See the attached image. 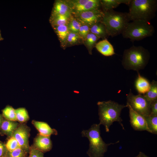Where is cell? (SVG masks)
<instances>
[{"label":"cell","mask_w":157,"mask_h":157,"mask_svg":"<svg viewBox=\"0 0 157 157\" xmlns=\"http://www.w3.org/2000/svg\"><path fill=\"white\" fill-rule=\"evenodd\" d=\"M3 118L0 115V126L1 125L2 122H3Z\"/></svg>","instance_id":"obj_35"},{"label":"cell","mask_w":157,"mask_h":157,"mask_svg":"<svg viewBox=\"0 0 157 157\" xmlns=\"http://www.w3.org/2000/svg\"><path fill=\"white\" fill-rule=\"evenodd\" d=\"M29 135V127L24 124H21L18 125L12 136L17 140L21 147L28 152L30 148L28 140Z\"/></svg>","instance_id":"obj_9"},{"label":"cell","mask_w":157,"mask_h":157,"mask_svg":"<svg viewBox=\"0 0 157 157\" xmlns=\"http://www.w3.org/2000/svg\"><path fill=\"white\" fill-rule=\"evenodd\" d=\"M5 145L8 151H11L17 148L21 147L17 140L13 136L8 140Z\"/></svg>","instance_id":"obj_29"},{"label":"cell","mask_w":157,"mask_h":157,"mask_svg":"<svg viewBox=\"0 0 157 157\" xmlns=\"http://www.w3.org/2000/svg\"><path fill=\"white\" fill-rule=\"evenodd\" d=\"M32 124L38 130L39 134L44 136H50L52 135H57L58 134L57 131L52 129L46 123L33 120Z\"/></svg>","instance_id":"obj_15"},{"label":"cell","mask_w":157,"mask_h":157,"mask_svg":"<svg viewBox=\"0 0 157 157\" xmlns=\"http://www.w3.org/2000/svg\"><path fill=\"white\" fill-rule=\"evenodd\" d=\"M71 14L70 8L66 0L55 1L51 15H64Z\"/></svg>","instance_id":"obj_12"},{"label":"cell","mask_w":157,"mask_h":157,"mask_svg":"<svg viewBox=\"0 0 157 157\" xmlns=\"http://www.w3.org/2000/svg\"><path fill=\"white\" fill-rule=\"evenodd\" d=\"M2 38H3L1 37V33L0 31V41L1 40H2Z\"/></svg>","instance_id":"obj_36"},{"label":"cell","mask_w":157,"mask_h":157,"mask_svg":"<svg viewBox=\"0 0 157 157\" xmlns=\"http://www.w3.org/2000/svg\"><path fill=\"white\" fill-rule=\"evenodd\" d=\"M129 109V116L130 124L133 129L136 131H142L148 130L144 117L134 111L129 105L126 104Z\"/></svg>","instance_id":"obj_10"},{"label":"cell","mask_w":157,"mask_h":157,"mask_svg":"<svg viewBox=\"0 0 157 157\" xmlns=\"http://www.w3.org/2000/svg\"><path fill=\"white\" fill-rule=\"evenodd\" d=\"M82 25L90 27L102 21L104 12L101 9L82 12L72 14Z\"/></svg>","instance_id":"obj_8"},{"label":"cell","mask_w":157,"mask_h":157,"mask_svg":"<svg viewBox=\"0 0 157 157\" xmlns=\"http://www.w3.org/2000/svg\"><path fill=\"white\" fill-rule=\"evenodd\" d=\"M100 126L99 124H94L88 130L81 132L82 136L87 137L89 141V148L87 154L90 157H104L109 146L119 142L118 141L115 143H106L101 136Z\"/></svg>","instance_id":"obj_4"},{"label":"cell","mask_w":157,"mask_h":157,"mask_svg":"<svg viewBox=\"0 0 157 157\" xmlns=\"http://www.w3.org/2000/svg\"><path fill=\"white\" fill-rule=\"evenodd\" d=\"M17 121L20 123L28 121L29 117L27 110L24 108H20L15 109Z\"/></svg>","instance_id":"obj_25"},{"label":"cell","mask_w":157,"mask_h":157,"mask_svg":"<svg viewBox=\"0 0 157 157\" xmlns=\"http://www.w3.org/2000/svg\"><path fill=\"white\" fill-rule=\"evenodd\" d=\"M135 157H149L146 155L144 153L140 151L137 156Z\"/></svg>","instance_id":"obj_34"},{"label":"cell","mask_w":157,"mask_h":157,"mask_svg":"<svg viewBox=\"0 0 157 157\" xmlns=\"http://www.w3.org/2000/svg\"><path fill=\"white\" fill-rule=\"evenodd\" d=\"M150 115L157 116V99L153 101L151 103Z\"/></svg>","instance_id":"obj_32"},{"label":"cell","mask_w":157,"mask_h":157,"mask_svg":"<svg viewBox=\"0 0 157 157\" xmlns=\"http://www.w3.org/2000/svg\"><path fill=\"white\" fill-rule=\"evenodd\" d=\"M144 96L146 99L151 103L157 99V82L153 80L150 84L149 90Z\"/></svg>","instance_id":"obj_23"},{"label":"cell","mask_w":157,"mask_h":157,"mask_svg":"<svg viewBox=\"0 0 157 157\" xmlns=\"http://www.w3.org/2000/svg\"><path fill=\"white\" fill-rule=\"evenodd\" d=\"M147 125L148 131L157 134V116L149 115L144 117Z\"/></svg>","instance_id":"obj_22"},{"label":"cell","mask_w":157,"mask_h":157,"mask_svg":"<svg viewBox=\"0 0 157 157\" xmlns=\"http://www.w3.org/2000/svg\"><path fill=\"white\" fill-rule=\"evenodd\" d=\"M50 136L39 134L34 139L33 147L43 152L49 151L52 147Z\"/></svg>","instance_id":"obj_11"},{"label":"cell","mask_w":157,"mask_h":157,"mask_svg":"<svg viewBox=\"0 0 157 157\" xmlns=\"http://www.w3.org/2000/svg\"><path fill=\"white\" fill-rule=\"evenodd\" d=\"M95 47L100 53L106 56H111L115 54L113 46L107 39L97 43Z\"/></svg>","instance_id":"obj_13"},{"label":"cell","mask_w":157,"mask_h":157,"mask_svg":"<svg viewBox=\"0 0 157 157\" xmlns=\"http://www.w3.org/2000/svg\"><path fill=\"white\" fill-rule=\"evenodd\" d=\"M71 14L64 15H51L49 22L52 26L67 25Z\"/></svg>","instance_id":"obj_20"},{"label":"cell","mask_w":157,"mask_h":157,"mask_svg":"<svg viewBox=\"0 0 157 157\" xmlns=\"http://www.w3.org/2000/svg\"><path fill=\"white\" fill-rule=\"evenodd\" d=\"M3 116L6 120L16 121H17L15 109L9 106H6L2 110Z\"/></svg>","instance_id":"obj_26"},{"label":"cell","mask_w":157,"mask_h":157,"mask_svg":"<svg viewBox=\"0 0 157 157\" xmlns=\"http://www.w3.org/2000/svg\"><path fill=\"white\" fill-rule=\"evenodd\" d=\"M154 32V27L149 22L136 20L129 22L122 34L124 38L133 42L152 36Z\"/></svg>","instance_id":"obj_6"},{"label":"cell","mask_w":157,"mask_h":157,"mask_svg":"<svg viewBox=\"0 0 157 157\" xmlns=\"http://www.w3.org/2000/svg\"><path fill=\"white\" fill-rule=\"evenodd\" d=\"M99 39L94 34L90 32L87 36L83 43L86 47L90 54L92 55V50Z\"/></svg>","instance_id":"obj_21"},{"label":"cell","mask_w":157,"mask_h":157,"mask_svg":"<svg viewBox=\"0 0 157 157\" xmlns=\"http://www.w3.org/2000/svg\"><path fill=\"white\" fill-rule=\"evenodd\" d=\"M19 125L15 121L3 120L0 126V130L2 133L11 137Z\"/></svg>","instance_id":"obj_17"},{"label":"cell","mask_w":157,"mask_h":157,"mask_svg":"<svg viewBox=\"0 0 157 157\" xmlns=\"http://www.w3.org/2000/svg\"><path fill=\"white\" fill-rule=\"evenodd\" d=\"M138 77L135 82L136 90L140 94L146 93L149 90L150 84L146 78L142 76L138 72Z\"/></svg>","instance_id":"obj_19"},{"label":"cell","mask_w":157,"mask_h":157,"mask_svg":"<svg viewBox=\"0 0 157 157\" xmlns=\"http://www.w3.org/2000/svg\"><path fill=\"white\" fill-rule=\"evenodd\" d=\"M28 157H44L43 152L34 148L30 147Z\"/></svg>","instance_id":"obj_31"},{"label":"cell","mask_w":157,"mask_h":157,"mask_svg":"<svg viewBox=\"0 0 157 157\" xmlns=\"http://www.w3.org/2000/svg\"><path fill=\"white\" fill-rule=\"evenodd\" d=\"M126 99L127 104L136 113L143 117L150 115L151 103L146 99L144 95H135L130 90Z\"/></svg>","instance_id":"obj_7"},{"label":"cell","mask_w":157,"mask_h":157,"mask_svg":"<svg viewBox=\"0 0 157 157\" xmlns=\"http://www.w3.org/2000/svg\"><path fill=\"white\" fill-rule=\"evenodd\" d=\"M104 12L102 22L104 25L108 35L112 37L122 34L130 21L128 13L111 10Z\"/></svg>","instance_id":"obj_5"},{"label":"cell","mask_w":157,"mask_h":157,"mask_svg":"<svg viewBox=\"0 0 157 157\" xmlns=\"http://www.w3.org/2000/svg\"><path fill=\"white\" fill-rule=\"evenodd\" d=\"M90 32V27L86 25H81L79 29L78 34L83 41L85 40Z\"/></svg>","instance_id":"obj_30"},{"label":"cell","mask_w":157,"mask_h":157,"mask_svg":"<svg viewBox=\"0 0 157 157\" xmlns=\"http://www.w3.org/2000/svg\"><path fill=\"white\" fill-rule=\"evenodd\" d=\"M28 152L21 147L11 151H8L6 156L8 157H26Z\"/></svg>","instance_id":"obj_28"},{"label":"cell","mask_w":157,"mask_h":157,"mask_svg":"<svg viewBox=\"0 0 157 157\" xmlns=\"http://www.w3.org/2000/svg\"><path fill=\"white\" fill-rule=\"evenodd\" d=\"M90 32L94 34L99 39H106L109 36L106 28L101 21L90 26Z\"/></svg>","instance_id":"obj_18"},{"label":"cell","mask_w":157,"mask_h":157,"mask_svg":"<svg viewBox=\"0 0 157 157\" xmlns=\"http://www.w3.org/2000/svg\"><path fill=\"white\" fill-rule=\"evenodd\" d=\"M52 27L58 36L61 47L65 49L67 47V40L69 32L67 26H56Z\"/></svg>","instance_id":"obj_14"},{"label":"cell","mask_w":157,"mask_h":157,"mask_svg":"<svg viewBox=\"0 0 157 157\" xmlns=\"http://www.w3.org/2000/svg\"><path fill=\"white\" fill-rule=\"evenodd\" d=\"M150 58V53L147 49L141 46L133 45L124 50L122 63L126 69L138 72L145 68Z\"/></svg>","instance_id":"obj_2"},{"label":"cell","mask_w":157,"mask_h":157,"mask_svg":"<svg viewBox=\"0 0 157 157\" xmlns=\"http://www.w3.org/2000/svg\"><path fill=\"white\" fill-rule=\"evenodd\" d=\"M97 105L99 108V124L104 126L106 132H109L110 126L115 122H119L123 129H124L120 116L122 110L127 107L126 105L120 104L111 100L99 101Z\"/></svg>","instance_id":"obj_1"},{"label":"cell","mask_w":157,"mask_h":157,"mask_svg":"<svg viewBox=\"0 0 157 157\" xmlns=\"http://www.w3.org/2000/svg\"><path fill=\"white\" fill-rule=\"evenodd\" d=\"M128 13L130 21L143 20L149 22L156 16V0H131Z\"/></svg>","instance_id":"obj_3"},{"label":"cell","mask_w":157,"mask_h":157,"mask_svg":"<svg viewBox=\"0 0 157 157\" xmlns=\"http://www.w3.org/2000/svg\"><path fill=\"white\" fill-rule=\"evenodd\" d=\"M81 25L71 14L69 22L67 25L69 32L78 33Z\"/></svg>","instance_id":"obj_27"},{"label":"cell","mask_w":157,"mask_h":157,"mask_svg":"<svg viewBox=\"0 0 157 157\" xmlns=\"http://www.w3.org/2000/svg\"><path fill=\"white\" fill-rule=\"evenodd\" d=\"M83 43V41L78 33L69 32L66 43V47H69Z\"/></svg>","instance_id":"obj_24"},{"label":"cell","mask_w":157,"mask_h":157,"mask_svg":"<svg viewBox=\"0 0 157 157\" xmlns=\"http://www.w3.org/2000/svg\"><path fill=\"white\" fill-rule=\"evenodd\" d=\"M7 152L5 144L0 141V157L6 156Z\"/></svg>","instance_id":"obj_33"},{"label":"cell","mask_w":157,"mask_h":157,"mask_svg":"<svg viewBox=\"0 0 157 157\" xmlns=\"http://www.w3.org/2000/svg\"><path fill=\"white\" fill-rule=\"evenodd\" d=\"M131 0H100L101 8L103 12L113 10L120 4H125L128 6Z\"/></svg>","instance_id":"obj_16"},{"label":"cell","mask_w":157,"mask_h":157,"mask_svg":"<svg viewBox=\"0 0 157 157\" xmlns=\"http://www.w3.org/2000/svg\"><path fill=\"white\" fill-rule=\"evenodd\" d=\"M5 157H8V156H5Z\"/></svg>","instance_id":"obj_37"}]
</instances>
